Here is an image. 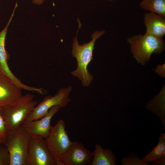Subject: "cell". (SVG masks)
<instances>
[{"label": "cell", "mask_w": 165, "mask_h": 165, "mask_svg": "<svg viewBox=\"0 0 165 165\" xmlns=\"http://www.w3.org/2000/svg\"><path fill=\"white\" fill-rule=\"evenodd\" d=\"M79 28L77 36L73 39L72 54L76 60L77 67L76 69L71 72L72 75L78 78L82 86L87 87L91 84L93 76L88 70V66L93 59V52L96 40L104 34L105 31H96L91 35L92 40L87 43L79 45L77 39V33L82 26L78 19Z\"/></svg>", "instance_id": "6da1fadb"}, {"label": "cell", "mask_w": 165, "mask_h": 165, "mask_svg": "<svg viewBox=\"0 0 165 165\" xmlns=\"http://www.w3.org/2000/svg\"><path fill=\"white\" fill-rule=\"evenodd\" d=\"M34 98V95L27 94L22 95L14 103L1 108L0 114L5 123L8 132L14 131L23 124L38 104Z\"/></svg>", "instance_id": "7a4b0ae2"}, {"label": "cell", "mask_w": 165, "mask_h": 165, "mask_svg": "<svg viewBox=\"0 0 165 165\" xmlns=\"http://www.w3.org/2000/svg\"><path fill=\"white\" fill-rule=\"evenodd\" d=\"M133 57L142 65L149 61L153 53H160L165 49L162 38L145 34L134 35L127 38Z\"/></svg>", "instance_id": "3957f363"}, {"label": "cell", "mask_w": 165, "mask_h": 165, "mask_svg": "<svg viewBox=\"0 0 165 165\" xmlns=\"http://www.w3.org/2000/svg\"><path fill=\"white\" fill-rule=\"evenodd\" d=\"M31 137L22 125L13 131L7 132L4 144L9 152V165H25Z\"/></svg>", "instance_id": "277c9868"}, {"label": "cell", "mask_w": 165, "mask_h": 165, "mask_svg": "<svg viewBox=\"0 0 165 165\" xmlns=\"http://www.w3.org/2000/svg\"><path fill=\"white\" fill-rule=\"evenodd\" d=\"M65 127L64 121L59 120L56 124L51 126L49 134L45 139L57 165H63L62 160L73 142L70 140Z\"/></svg>", "instance_id": "5b68a950"}, {"label": "cell", "mask_w": 165, "mask_h": 165, "mask_svg": "<svg viewBox=\"0 0 165 165\" xmlns=\"http://www.w3.org/2000/svg\"><path fill=\"white\" fill-rule=\"evenodd\" d=\"M72 90V87L69 86L60 89L53 96L46 97L35 106L23 123L42 118L54 106H59L61 108L66 106L71 101L69 96Z\"/></svg>", "instance_id": "8992f818"}, {"label": "cell", "mask_w": 165, "mask_h": 165, "mask_svg": "<svg viewBox=\"0 0 165 165\" xmlns=\"http://www.w3.org/2000/svg\"><path fill=\"white\" fill-rule=\"evenodd\" d=\"M25 165H57L45 139L31 136Z\"/></svg>", "instance_id": "52a82bcc"}, {"label": "cell", "mask_w": 165, "mask_h": 165, "mask_svg": "<svg viewBox=\"0 0 165 165\" xmlns=\"http://www.w3.org/2000/svg\"><path fill=\"white\" fill-rule=\"evenodd\" d=\"M17 7L16 6H15L7 23L3 29L0 31V72L22 89L33 91L35 90V88L22 83L21 81L12 73L7 63L8 55L5 47L6 39L8 27L14 16L15 11Z\"/></svg>", "instance_id": "ba28073f"}, {"label": "cell", "mask_w": 165, "mask_h": 165, "mask_svg": "<svg viewBox=\"0 0 165 165\" xmlns=\"http://www.w3.org/2000/svg\"><path fill=\"white\" fill-rule=\"evenodd\" d=\"M93 152L75 141L62 160L63 165H91Z\"/></svg>", "instance_id": "9c48e42d"}, {"label": "cell", "mask_w": 165, "mask_h": 165, "mask_svg": "<svg viewBox=\"0 0 165 165\" xmlns=\"http://www.w3.org/2000/svg\"><path fill=\"white\" fill-rule=\"evenodd\" d=\"M61 108L59 106H54L42 118L23 123L21 125L31 136L45 139L48 136L51 127L50 123L52 119Z\"/></svg>", "instance_id": "30bf717a"}, {"label": "cell", "mask_w": 165, "mask_h": 165, "mask_svg": "<svg viewBox=\"0 0 165 165\" xmlns=\"http://www.w3.org/2000/svg\"><path fill=\"white\" fill-rule=\"evenodd\" d=\"M22 90L0 72V107L15 103L22 95Z\"/></svg>", "instance_id": "8fae6325"}, {"label": "cell", "mask_w": 165, "mask_h": 165, "mask_svg": "<svg viewBox=\"0 0 165 165\" xmlns=\"http://www.w3.org/2000/svg\"><path fill=\"white\" fill-rule=\"evenodd\" d=\"M146 28L145 34L161 38L165 34V17L152 13H147L144 16Z\"/></svg>", "instance_id": "7c38bea8"}, {"label": "cell", "mask_w": 165, "mask_h": 165, "mask_svg": "<svg viewBox=\"0 0 165 165\" xmlns=\"http://www.w3.org/2000/svg\"><path fill=\"white\" fill-rule=\"evenodd\" d=\"M146 163L149 164L153 162L152 165H163L165 163V133L161 132L159 138L157 145L150 152L142 159Z\"/></svg>", "instance_id": "4fadbf2b"}, {"label": "cell", "mask_w": 165, "mask_h": 165, "mask_svg": "<svg viewBox=\"0 0 165 165\" xmlns=\"http://www.w3.org/2000/svg\"><path fill=\"white\" fill-rule=\"evenodd\" d=\"M93 152L91 165H116L117 158L110 149L104 148L100 145L97 144Z\"/></svg>", "instance_id": "5bb4252c"}, {"label": "cell", "mask_w": 165, "mask_h": 165, "mask_svg": "<svg viewBox=\"0 0 165 165\" xmlns=\"http://www.w3.org/2000/svg\"><path fill=\"white\" fill-rule=\"evenodd\" d=\"M139 5L146 11L165 16V0H142Z\"/></svg>", "instance_id": "9a60e30c"}, {"label": "cell", "mask_w": 165, "mask_h": 165, "mask_svg": "<svg viewBox=\"0 0 165 165\" xmlns=\"http://www.w3.org/2000/svg\"><path fill=\"white\" fill-rule=\"evenodd\" d=\"M122 165H148L142 159H140L137 154L131 152L128 156L123 157L121 161Z\"/></svg>", "instance_id": "2e32d148"}, {"label": "cell", "mask_w": 165, "mask_h": 165, "mask_svg": "<svg viewBox=\"0 0 165 165\" xmlns=\"http://www.w3.org/2000/svg\"><path fill=\"white\" fill-rule=\"evenodd\" d=\"M10 157L9 151L6 145L0 143V165H9Z\"/></svg>", "instance_id": "e0dca14e"}, {"label": "cell", "mask_w": 165, "mask_h": 165, "mask_svg": "<svg viewBox=\"0 0 165 165\" xmlns=\"http://www.w3.org/2000/svg\"><path fill=\"white\" fill-rule=\"evenodd\" d=\"M2 107H0V110ZM8 129L5 123L0 114V143L4 144Z\"/></svg>", "instance_id": "ac0fdd59"}, {"label": "cell", "mask_w": 165, "mask_h": 165, "mask_svg": "<svg viewBox=\"0 0 165 165\" xmlns=\"http://www.w3.org/2000/svg\"><path fill=\"white\" fill-rule=\"evenodd\" d=\"M45 0H32L33 4L40 5L42 4L44 2Z\"/></svg>", "instance_id": "d6986e66"}, {"label": "cell", "mask_w": 165, "mask_h": 165, "mask_svg": "<svg viewBox=\"0 0 165 165\" xmlns=\"http://www.w3.org/2000/svg\"><path fill=\"white\" fill-rule=\"evenodd\" d=\"M109 1H112L113 0H109Z\"/></svg>", "instance_id": "ffe728a7"}]
</instances>
